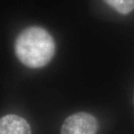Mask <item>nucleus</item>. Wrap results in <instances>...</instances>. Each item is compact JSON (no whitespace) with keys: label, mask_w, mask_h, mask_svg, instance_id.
<instances>
[{"label":"nucleus","mask_w":134,"mask_h":134,"mask_svg":"<svg viewBox=\"0 0 134 134\" xmlns=\"http://www.w3.org/2000/svg\"><path fill=\"white\" fill-rule=\"evenodd\" d=\"M0 134H31V129L22 117L7 114L0 119Z\"/></svg>","instance_id":"7ed1b4c3"},{"label":"nucleus","mask_w":134,"mask_h":134,"mask_svg":"<svg viewBox=\"0 0 134 134\" xmlns=\"http://www.w3.org/2000/svg\"><path fill=\"white\" fill-rule=\"evenodd\" d=\"M98 124L94 116L87 112H77L69 116L61 128V134H96Z\"/></svg>","instance_id":"f03ea898"},{"label":"nucleus","mask_w":134,"mask_h":134,"mask_svg":"<svg viewBox=\"0 0 134 134\" xmlns=\"http://www.w3.org/2000/svg\"><path fill=\"white\" fill-rule=\"evenodd\" d=\"M15 54L24 65L37 69L48 65L55 54L54 38L45 29L31 26L18 34L15 41Z\"/></svg>","instance_id":"f257e3e1"},{"label":"nucleus","mask_w":134,"mask_h":134,"mask_svg":"<svg viewBox=\"0 0 134 134\" xmlns=\"http://www.w3.org/2000/svg\"><path fill=\"white\" fill-rule=\"evenodd\" d=\"M104 2L122 15L129 14L134 10V0H104Z\"/></svg>","instance_id":"20e7f679"}]
</instances>
